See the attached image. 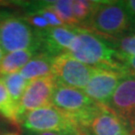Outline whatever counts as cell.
Returning <instances> with one entry per match:
<instances>
[{"label": "cell", "instance_id": "obj_2", "mask_svg": "<svg viewBox=\"0 0 135 135\" xmlns=\"http://www.w3.org/2000/svg\"><path fill=\"white\" fill-rule=\"evenodd\" d=\"M135 29V20L124 1H100L87 22L86 30L106 40H114Z\"/></svg>", "mask_w": 135, "mask_h": 135}, {"label": "cell", "instance_id": "obj_3", "mask_svg": "<svg viewBox=\"0 0 135 135\" xmlns=\"http://www.w3.org/2000/svg\"><path fill=\"white\" fill-rule=\"evenodd\" d=\"M0 46L6 53L33 50H41L39 31L33 28L23 16L10 11H0Z\"/></svg>", "mask_w": 135, "mask_h": 135}, {"label": "cell", "instance_id": "obj_15", "mask_svg": "<svg viewBox=\"0 0 135 135\" xmlns=\"http://www.w3.org/2000/svg\"><path fill=\"white\" fill-rule=\"evenodd\" d=\"M100 1H90V0H74L71 1L73 15L77 20L82 29H86L87 22L91 18L93 12L97 8Z\"/></svg>", "mask_w": 135, "mask_h": 135}, {"label": "cell", "instance_id": "obj_4", "mask_svg": "<svg viewBox=\"0 0 135 135\" xmlns=\"http://www.w3.org/2000/svg\"><path fill=\"white\" fill-rule=\"evenodd\" d=\"M21 124L25 131L84 135L77 121L52 104L28 112L23 117Z\"/></svg>", "mask_w": 135, "mask_h": 135}, {"label": "cell", "instance_id": "obj_16", "mask_svg": "<svg viewBox=\"0 0 135 135\" xmlns=\"http://www.w3.org/2000/svg\"><path fill=\"white\" fill-rule=\"evenodd\" d=\"M2 78L5 82V85L7 87V90L9 92L11 100L17 109L19 106L20 101H21V98L23 96L25 88L28 84V81L25 80L24 78L20 75L19 72L6 75Z\"/></svg>", "mask_w": 135, "mask_h": 135}, {"label": "cell", "instance_id": "obj_1", "mask_svg": "<svg viewBox=\"0 0 135 135\" xmlns=\"http://www.w3.org/2000/svg\"><path fill=\"white\" fill-rule=\"evenodd\" d=\"M66 54L91 67L124 71L120 58L109 41L86 29L79 30Z\"/></svg>", "mask_w": 135, "mask_h": 135}, {"label": "cell", "instance_id": "obj_13", "mask_svg": "<svg viewBox=\"0 0 135 135\" xmlns=\"http://www.w3.org/2000/svg\"><path fill=\"white\" fill-rule=\"evenodd\" d=\"M36 53L33 50H20L6 53L0 62V77L19 72Z\"/></svg>", "mask_w": 135, "mask_h": 135}, {"label": "cell", "instance_id": "obj_12", "mask_svg": "<svg viewBox=\"0 0 135 135\" xmlns=\"http://www.w3.org/2000/svg\"><path fill=\"white\" fill-rule=\"evenodd\" d=\"M53 59V56L39 51L20 70V75L27 81L51 75Z\"/></svg>", "mask_w": 135, "mask_h": 135}, {"label": "cell", "instance_id": "obj_25", "mask_svg": "<svg viewBox=\"0 0 135 135\" xmlns=\"http://www.w3.org/2000/svg\"><path fill=\"white\" fill-rule=\"evenodd\" d=\"M3 135H19V133H17V132H10V133H5Z\"/></svg>", "mask_w": 135, "mask_h": 135}, {"label": "cell", "instance_id": "obj_6", "mask_svg": "<svg viewBox=\"0 0 135 135\" xmlns=\"http://www.w3.org/2000/svg\"><path fill=\"white\" fill-rule=\"evenodd\" d=\"M95 67L88 66L64 53L54 57L52 73L57 84L83 90Z\"/></svg>", "mask_w": 135, "mask_h": 135}, {"label": "cell", "instance_id": "obj_5", "mask_svg": "<svg viewBox=\"0 0 135 135\" xmlns=\"http://www.w3.org/2000/svg\"><path fill=\"white\" fill-rule=\"evenodd\" d=\"M51 103L75 119L78 124L84 120L98 104L80 89L63 86L57 83L52 95Z\"/></svg>", "mask_w": 135, "mask_h": 135}, {"label": "cell", "instance_id": "obj_20", "mask_svg": "<svg viewBox=\"0 0 135 135\" xmlns=\"http://www.w3.org/2000/svg\"><path fill=\"white\" fill-rule=\"evenodd\" d=\"M129 135H135V111L123 121Z\"/></svg>", "mask_w": 135, "mask_h": 135}, {"label": "cell", "instance_id": "obj_19", "mask_svg": "<svg viewBox=\"0 0 135 135\" xmlns=\"http://www.w3.org/2000/svg\"><path fill=\"white\" fill-rule=\"evenodd\" d=\"M120 61L122 63V68L126 73L135 75V56H121Z\"/></svg>", "mask_w": 135, "mask_h": 135}, {"label": "cell", "instance_id": "obj_24", "mask_svg": "<svg viewBox=\"0 0 135 135\" xmlns=\"http://www.w3.org/2000/svg\"><path fill=\"white\" fill-rule=\"evenodd\" d=\"M4 55H5V52L3 51V49L1 48V46H0V62H1V60L3 59Z\"/></svg>", "mask_w": 135, "mask_h": 135}, {"label": "cell", "instance_id": "obj_21", "mask_svg": "<svg viewBox=\"0 0 135 135\" xmlns=\"http://www.w3.org/2000/svg\"><path fill=\"white\" fill-rule=\"evenodd\" d=\"M124 2H125V5L128 11L130 12L131 16L135 20V0H127V1H124Z\"/></svg>", "mask_w": 135, "mask_h": 135}, {"label": "cell", "instance_id": "obj_11", "mask_svg": "<svg viewBox=\"0 0 135 135\" xmlns=\"http://www.w3.org/2000/svg\"><path fill=\"white\" fill-rule=\"evenodd\" d=\"M79 30V28L69 26H60L49 27L43 31H39L41 40L40 51L53 57L66 53Z\"/></svg>", "mask_w": 135, "mask_h": 135}, {"label": "cell", "instance_id": "obj_8", "mask_svg": "<svg viewBox=\"0 0 135 135\" xmlns=\"http://www.w3.org/2000/svg\"><path fill=\"white\" fill-rule=\"evenodd\" d=\"M79 126L84 135H129L123 120L101 104H97Z\"/></svg>", "mask_w": 135, "mask_h": 135}, {"label": "cell", "instance_id": "obj_9", "mask_svg": "<svg viewBox=\"0 0 135 135\" xmlns=\"http://www.w3.org/2000/svg\"><path fill=\"white\" fill-rule=\"evenodd\" d=\"M126 72L116 69L95 68L82 91L98 104L105 105Z\"/></svg>", "mask_w": 135, "mask_h": 135}, {"label": "cell", "instance_id": "obj_18", "mask_svg": "<svg viewBox=\"0 0 135 135\" xmlns=\"http://www.w3.org/2000/svg\"><path fill=\"white\" fill-rule=\"evenodd\" d=\"M109 41L111 46L115 49L118 56H135V29L124 34L119 38Z\"/></svg>", "mask_w": 135, "mask_h": 135}, {"label": "cell", "instance_id": "obj_7", "mask_svg": "<svg viewBox=\"0 0 135 135\" xmlns=\"http://www.w3.org/2000/svg\"><path fill=\"white\" fill-rule=\"evenodd\" d=\"M56 87V81L52 75L36 78L28 81L19 106L17 108V122H22V119L28 112L40 107L52 104V95Z\"/></svg>", "mask_w": 135, "mask_h": 135}, {"label": "cell", "instance_id": "obj_17", "mask_svg": "<svg viewBox=\"0 0 135 135\" xmlns=\"http://www.w3.org/2000/svg\"><path fill=\"white\" fill-rule=\"evenodd\" d=\"M17 109L11 100L9 92L5 85L3 78L0 77V116L15 125L18 124L16 117Z\"/></svg>", "mask_w": 135, "mask_h": 135}, {"label": "cell", "instance_id": "obj_22", "mask_svg": "<svg viewBox=\"0 0 135 135\" xmlns=\"http://www.w3.org/2000/svg\"><path fill=\"white\" fill-rule=\"evenodd\" d=\"M23 135H61L54 132H33V131H25Z\"/></svg>", "mask_w": 135, "mask_h": 135}, {"label": "cell", "instance_id": "obj_14", "mask_svg": "<svg viewBox=\"0 0 135 135\" xmlns=\"http://www.w3.org/2000/svg\"><path fill=\"white\" fill-rule=\"evenodd\" d=\"M39 2L42 6L54 11L66 26L82 29L73 15L70 0H53V1H39Z\"/></svg>", "mask_w": 135, "mask_h": 135}, {"label": "cell", "instance_id": "obj_10", "mask_svg": "<svg viewBox=\"0 0 135 135\" xmlns=\"http://www.w3.org/2000/svg\"><path fill=\"white\" fill-rule=\"evenodd\" d=\"M106 106L124 121L135 111V75L126 73Z\"/></svg>", "mask_w": 135, "mask_h": 135}, {"label": "cell", "instance_id": "obj_26", "mask_svg": "<svg viewBox=\"0 0 135 135\" xmlns=\"http://www.w3.org/2000/svg\"><path fill=\"white\" fill-rule=\"evenodd\" d=\"M0 11H1V10H0Z\"/></svg>", "mask_w": 135, "mask_h": 135}, {"label": "cell", "instance_id": "obj_23", "mask_svg": "<svg viewBox=\"0 0 135 135\" xmlns=\"http://www.w3.org/2000/svg\"><path fill=\"white\" fill-rule=\"evenodd\" d=\"M4 130H5V126H4V124L2 123V121H0V135L5 134V133H4Z\"/></svg>", "mask_w": 135, "mask_h": 135}]
</instances>
